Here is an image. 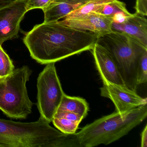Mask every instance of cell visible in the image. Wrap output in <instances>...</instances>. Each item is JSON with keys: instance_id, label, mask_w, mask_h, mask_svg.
I'll use <instances>...</instances> for the list:
<instances>
[{"instance_id": "obj_17", "label": "cell", "mask_w": 147, "mask_h": 147, "mask_svg": "<svg viewBox=\"0 0 147 147\" xmlns=\"http://www.w3.org/2000/svg\"><path fill=\"white\" fill-rule=\"evenodd\" d=\"M14 69L12 61L0 45V78L9 75Z\"/></svg>"}, {"instance_id": "obj_4", "label": "cell", "mask_w": 147, "mask_h": 147, "mask_svg": "<svg viewBox=\"0 0 147 147\" xmlns=\"http://www.w3.org/2000/svg\"><path fill=\"white\" fill-rule=\"evenodd\" d=\"M96 42L108 51L116 62L125 86L136 92L138 61L147 49L121 32H112L99 36Z\"/></svg>"}, {"instance_id": "obj_1", "label": "cell", "mask_w": 147, "mask_h": 147, "mask_svg": "<svg viewBox=\"0 0 147 147\" xmlns=\"http://www.w3.org/2000/svg\"><path fill=\"white\" fill-rule=\"evenodd\" d=\"M98 37L96 33L70 28L58 21L44 22L27 32L23 42L32 58L43 65L91 50Z\"/></svg>"}, {"instance_id": "obj_16", "label": "cell", "mask_w": 147, "mask_h": 147, "mask_svg": "<svg viewBox=\"0 0 147 147\" xmlns=\"http://www.w3.org/2000/svg\"><path fill=\"white\" fill-rule=\"evenodd\" d=\"M95 12L111 17L112 18L114 15L120 13H130L126 9L125 4L118 0H113L106 3Z\"/></svg>"}, {"instance_id": "obj_11", "label": "cell", "mask_w": 147, "mask_h": 147, "mask_svg": "<svg viewBox=\"0 0 147 147\" xmlns=\"http://www.w3.org/2000/svg\"><path fill=\"white\" fill-rule=\"evenodd\" d=\"M144 17L136 13L123 23L113 22L112 31L124 33L147 49V20Z\"/></svg>"}, {"instance_id": "obj_8", "label": "cell", "mask_w": 147, "mask_h": 147, "mask_svg": "<svg viewBox=\"0 0 147 147\" xmlns=\"http://www.w3.org/2000/svg\"><path fill=\"white\" fill-rule=\"evenodd\" d=\"M100 88V95L112 100L116 111L124 113L132 109L147 104V98H142L125 86L109 82H103Z\"/></svg>"}, {"instance_id": "obj_7", "label": "cell", "mask_w": 147, "mask_h": 147, "mask_svg": "<svg viewBox=\"0 0 147 147\" xmlns=\"http://www.w3.org/2000/svg\"><path fill=\"white\" fill-rule=\"evenodd\" d=\"M28 0H10L0 5V45L18 37L20 24L27 12Z\"/></svg>"}, {"instance_id": "obj_19", "label": "cell", "mask_w": 147, "mask_h": 147, "mask_svg": "<svg viewBox=\"0 0 147 147\" xmlns=\"http://www.w3.org/2000/svg\"><path fill=\"white\" fill-rule=\"evenodd\" d=\"M51 0H28L27 3V11L34 9H44L47 7L51 2Z\"/></svg>"}, {"instance_id": "obj_18", "label": "cell", "mask_w": 147, "mask_h": 147, "mask_svg": "<svg viewBox=\"0 0 147 147\" xmlns=\"http://www.w3.org/2000/svg\"><path fill=\"white\" fill-rule=\"evenodd\" d=\"M147 82V50L142 54L138 61L136 74L137 86Z\"/></svg>"}, {"instance_id": "obj_21", "label": "cell", "mask_w": 147, "mask_h": 147, "mask_svg": "<svg viewBox=\"0 0 147 147\" xmlns=\"http://www.w3.org/2000/svg\"><path fill=\"white\" fill-rule=\"evenodd\" d=\"M147 125H145L141 135V147H147Z\"/></svg>"}, {"instance_id": "obj_9", "label": "cell", "mask_w": 147, "mask_h": 147, "mask_svg": "<svg viewBox=\"0 0 147 147\" xmlns=\"http://www.w3.org/2000/svg\"><path fill=\"white\" fill-rule=\"evenodd\" d=\"M90 51L103 82L125 86L118 67L108 51L97 42Z\"/></svg>"}, {"instance_id": "obj_22", "label": "cell", "mask_w": 147, "mask_h": 147, "mask_svg": "<svg viewBox=\"0 0 147 147\" xmlns=\"http://www.w3.org/2000/svg\"><path fill=\"white\" fill-rule=\"evenodd\" d=\"M0 1H1V0H0Z\"/></svg>"}, {"instance_id": "obj_13", "label": "cell", "mask_w": 147, "mask_h": 147, "mask_svg": "<svg viewBox=\"0 0 147 147\" xmlns=\"http://www.w3.org/2000/svg\"><path fill=\"white\" fill-rule=\"evenodd\" d=\"M83 118L82 116L74 113L57 111L52 122L56 128L62 133L74 134Z\"/></svg>"}, {"instance_id": "obj_6", "label": "cell", "mask_w": 147, "mask_h": 147, "mask_svg": "<svg viewBox=\"0 0 147 147\" xmlns=\"http://www.w3.org/2000/svg\"><path fill=\"white\" fill-rule=\"evenodd\" d=\"M37 107L40 116L52 122L64 95L55 63L46 64L37 79Z\"/></svg>"}, {"instance_id": "obj_2", "label": "cell", "mask_w": 147, "mask_h": 147, "mask_svg": "<svg viewBox=\"0 0 147 147\" xmlns=\"http://www.w3.org/2000/svg\"><path fill=\"white\" fill-rule=\"evenodd\" d=\"M147 105L124 113L117 112L87 125L76 133L81 147L107 145L127 135L147 117Z\"/></svg>"}, {"instance_id": "obj_12", "label": "cell", "mask_w": 147, "mask_h": 147, "mask_svg": "<svg viewBox=\"0 0 147 147\" xmlns=\"http://www.w3.org/2000/svg\"><path fill=\"white\" fill-rule=\"evenodd\" d=\"M90 0H51L43 10L44 22H57Z\"/></svg>"}, {"instance_id": "obj_5", "label": "cell", "mask_w": 147, "mask_h": 147, "mask_svg": "<svg viewBox=\"0 0 147 147\" xmlns=\"http://www.w3.org/2000/svg\"><path fill=\"white\" fill-rule=\"evenodd\" d=\"M32 73L28 66H24L0 78V110L8 117L26 119L32 113L33 104L26 86Z\"/></svg>"}, {"instance_id": "obj_3", "label": "cell", "mask_w": 147, "mask_h": 147, "mask_svg": "<svg viewBox=\"0 0 147 147\" xmlns=\"http://www.w3.org/2000/svg\"><path fill=\"white\" fill-rule=\"evenodd\" d=\"M63 135L41 116L30 123L0 118V147H57Z\"/></svg>"}, {"instance_id": "obj_14", "label": "cell", "mask_w": 147, "mask_h": 147, "mask_svg": "<svg viewBox=\"0 0 147 147\" xmlns=\"http://www.w3.org/2000/svg\"><path fill=\"white\" fill-rule=\"evenodd\" d=\"M88 105L86 100L64 94L57 111H65L79 114L85 118L88 114Z\"/></svg>"}, {"instance_id": "obj_10", "label": "cell", "mask_w": 147, "mask_h": 147, "mask_svg": "<svg viewBox=\"0 0 147 147\" xmlns=\"http://www.w3.org/2000/svg\"><path fill=\"white\" fill-rule=\"evenodd\" d=\"M58 21L65 26L80 30L94 32L99 36L112 32V18L95 12L82 17L64 19Z\"/></svg>"}, {"instance_id": "obj_20", "label": "cell", "mask_w": 147, "mask_h": 147, "mask_svg": "<svg viewBox=\"0 0 147 147\" xmlns=\"http://www.w3.org/2000/svg\"><path fill=\"white\" fill-rule=\"evenodd\" d=\"M136 13L144 16L147 15V0H136Z\"/></svg>"}, {"instance_id": "obj_15", "label": "cell", "mask_w": 147, "mask_h": 147, "mask_svg": "<svg viewBox=\"0 0 147 147\" xmlns=\"http://www.w3.org/2000/svg\"><path fill=\"white\" fill-rule=\"evenodd\" d=\"M113 0H90L83 5L69 13L64 19L79 18L90 13L96 12L106 3Z\"/></svg>"}]
</instances>
